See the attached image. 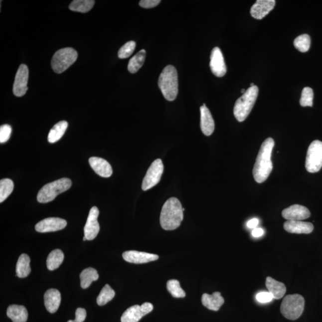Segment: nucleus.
Listing matches in <instances>:
<instances>
[{
  "instance_id": "f257e3e1",
  "label": "nucleus",
  "mask_w": 322,
  "mask_h": 322,
  "mask_svg": "<svg viewBox=\"0 0 322 322\" xmlns=\"http://www.w3.org/2000/svg\"><path fill=\"white\" fill-rule=\"evenodd\" d=\"M274 146V140L270 138L266 139L261 146L253 171L255 180L258 183L265 181L272 171L271 158Z\"/></svg>"
},
{
  "instance_id": "f03ea898",
  "label": "nucleus",
  "mask_w": 322,
  "mask_h": 322,
  "mask_svg": "<svg viewBox=\"0 0 322 322\" xmlns=\"http://www.w3.org/2000/svg\"><path fill=\"white\" fill-rule=\"evenodd\" d=\"M183 220V208L177 198L171 197L164 203L161 212L160 224L165 230H173L180 226Z\"/></svg>"
},
{
  "instance_id": "7ed1b4c3",
  "label": "nucleus",
  "mask_w": 322,
  "mask_h": 322,
  "mask_svg": "<svg viewBox=\"0 0 322 322\" xmlns=\"http://www.w3.org/2000/svg\"><path fill=\"white\" fill-rule=\"evenodd\" d=\"M159 86L165 99L173 101L178 92V74L174 66L168 65L163 69L159 80Z\"/></svg>"
},
{
  "instance_id": "20e7f679",
  "label": "nucleus",
  "mask_w": 322,
  "mask_h": 322,
  "mask_svg": "<svg viewBox=\"0 0 322 322\" xmlns=\"http://www.w3.org/2000/svg\"><path fill=\"white\" fill-rule=\"evenodd\" d=\"M258 95V87H250L236 100L234 106L233 113L239 122L244 121L250 114L256 102Z\"/></svg>"
},
{
  "instance_id": "39448f33",
  "label": "nucleus",
  "mask_w": 322,
  "mask_h": 322,
  "mask_svg": "<svg viewBox=\"0 0 322 322\" xmlns=\"http://www.w3.org/2000/svg\"><path fill=\"white\" fill-rule=\"evenodd\" d=\"M71 186L72 181L68 178H60L45 184L39 191L38 202L45 203L52 201L59 194L69 190Z\"/></svg>"
},
{
  "instance_id": "423d86ee",
  "label": "nucleus",
  "mask_w": 322,
  "mask_h": 322,
  "mask_svg": "<svg viewBox=\"0 0 322 322\" xmlns=\"http://www.w3.org/2000/svg\"><path fill=\"white\" fill-rule=\"evenodd\" d=\"M305 306V300L302 296L299 294L288 295L282 301L281 312L288 320H297L302 315Z\"/></svg>"
},
{
  "instance_id": "0eeeda50",
  "label": "nucleus",
  "mask_w": 322,
  "mask_h": 322,
  "mask_svg": "<svg viewBox=\"0 0 322 322\" xmlns=\"http://www.w3.org/2000/svg\"><path fill=\"white\" fill-rule=\"evenodd\" d=\"M77 57L78 53L74 48H62L54 53L51 62V68L57 74H61L74 64Z\"/></svg>"
},
{
  "instance_id": "6e6552de",
  "label": "nucleus",
  "mask_w": 322,
  "mask_h": 322,
  "mask_svg": "<svg viewBox=\"0 0 322 322\" xmlns=\"http://www.w3.org/2000/svg\"><path fill=\"white\" fill-rule=\"evenodd\" d=\"M322 167V142L315 141L309 146L306 160L307 171L311 173L320 171Z\"/></svg>"
},
{
  "instance_id": "1a4fd4ad",
  "label": "nucleus",
  "mask_w": 322,
  "mask_h": 322,
  "mask_svg": "<svg viewBox=\"0 0 322 322\" xmlns=\"http://www.w3.org/2000/svg\"><path fill=\"white\" fill-rule=\"evenodd\" d=\"M163 172V165L160 159L155 160L148 169L143 180L142 189L147 191L159 183Z\"/></svg>"
},
{
  "instance_id": "9d476101",
  "label": "nucleus",
  "mask_w": 322,
  "mask_h": 322,
  "mask_svg": "<svg viewBox=\"0 0 322 322\" xmlns=\"http://www.w3.org/2000/svg\"><path fill=\"white\" fill-rule=\"evenodd\" d=\"M154 306L150 303H145L142 306L130 307L124 313L121 322H138L145 316L153 311Z\"/></svg>"
},
{
  "instance_id": "9b49d317",
  "label": "nucleus",
  "mask_w": 322,
  "mask_h": 322,
  "mask_svg": "<svg viewBox=\"0 0 322 322\" xmlns=\"http://www.w3.org/2000/svg\"><path fill=\"white\" fill-rule=\"evenodd\" d=\"M29 70L28 66L22 64L19 66L16 73L13 84V93L17 97H22L25 95L28 90Z\"/></svg>"
},
{
  "instance_id": "f8f14e48",
  "label": "nucleus",
  "mask_w": 322,
  "mask_h": 322,
  "mask_svg": "<svg viewBox=\"0 0 322 322\" xmlns=\"http://www.w3.org/2000/svg\"><path fill=\"white\" fill-rule=\"evenodd\" d=\"M99 215V209L96 206L91 208L88 216L86 225L84 227V236L89 241L96 238L100 230V226L97 218Z\"/></svg>"
},
{
  "instance_id": "ddd939ff",
  "label": "nucleus",
  "mask_w": 322,
  "mask_h": 322,
  "mask_svg": "<svg viewBox=\"0 0 322 322\" xmlns=\"http://www.w3.org/2000/svg\"><path fill=\"white\" fill-rule=\"evenodd\" d=\"M210 63L209 66L212 74L217 77H222L225 75L227 68L224 62V57L220 48L215 47L211 53Z\"/></svg>"
},
{
  "instance_id": "4468645a",
  "label": "nucleus",
  "mask_w": 322,
  "mask_h": 322,
  "mask_svg": "<svg viewBox=\"0 0 322 322\" xmlns=\"http://www.w3.org/2000/svg\"><path fill=\"white\" fill-rule=\"evenodd\" d=\"M67 225L66 221L62 218L51 217L45 218L36 224L35 230L39 233L56 232L65 229Z\"/></svg>"
},
{
  "instance_id": "2eb2a0df",
  "label": "nucleus",
  "mask_w": 322,
  "mask_h": 322,
  "mask_svg": "<svg viewBox=\"0 0 322 322\" xmlns=\"http://www.w3.org/2000/svg\"><path fill=\"white\" fill-rule=\"evenodd\" d=\"M282 215L287 220L302 221L311 217V214L306 206L296 204L284 209Z\"/></svg>"
},
{
  "instance_id": "dca6fc26",
  "label": "nucleus",
  "mask_w": 322,
  "mask_h": 322,
  "mask_svg": "<svg viewBox=\"0 0 322 322\" xmlns=\"http://www.w3.org/2000/svg\"><path fill=\"white\" fill-rule=\"evenodd\" d=\"M275 4V0H257L251 8V16L254 19H262L274 8Z\"/></svg>"
},
{
  "instance_id": "f3484780",
  "label": "nucleus",
  "mask_w": 322,
  "mask_h": 322,
  "mask_svg": "<svg viewBox=\"0 0 322 322\" xmlns=\"http://www.w3.org/2000/svg\"><path fill=\"white\" fill-rule=\"evenodd\" d=\"M123 257L127 262L134 264L150 263L151 261H156L159 258L158 255L137 251L124 252Z\"/></svg>"
},
{
  "instance_id": "a211bd4d",
  "label": "nucleus",
  "mask_w": 322,
  "mask_h": 322,
  "mask_svg": "<svg viewBox=\"0 0 322 322\" xmlns=\"http://www.w3.org/2000/svg\"><path fill=\"white\" fill-rule=\"evenodd\" d=\"M200 129L206 136H209L213 133L215 129V124L213 118L210 111L206 107L205 104H203L200 108Z\"/></svg>"
},
{
  "instance_id": "6ab92c4d",
  "label": "nucleus",
  "mask_w": 322,
  "mask_h": 322,
  "mask_svg": "<svg viewBox=\"0 0 322 322\" xmlns=\"http://www.w3.org/2000/svg\"><path fill=\"white\" fill-rule=\"evenodd\" d=\"M89 163L97 174L103 177H109L112 174V166L107 161L99 157H92Z\"/></svg>"
},
{
  "instance_id": "aec40b11",
  "label": "nucleus",
  "mask_w": 322,
  "mask_h": 322,
  "mask_svg": "<svg viewBox=\"0 0 322 322\" xmlns=\"http://www.w3.org/2000/svg\"><path fill=\"white\" fill-rule=\"evenodd\" d=\"M284 227L287 232L296 234H309L314 229L312 223L299 220H288Z\"/></svg>"
},
{
  "instance_id": "412c9836",
  "label": "nucleus",
  "mask_w": 322,
  "mask_h": 322,
  "mask_svg": "<svg viewBox=\"0 0 322 322\" xmlns=\"http://www.w3.org/2000/svg\"><path fill=\"white\" fill-rule=\"evenodd\" d=\"M44 298V305L47 311L50 314L56 312L61 302L60 292L56 289L48 290L45 292Z\"/></svg>"
},
{
  "instance_id": "4be33fe9",
  "label": "nucleus",
  "mask_w": 322,
  "mask_h": 322,
  "mask_svg": "<svg viewBox=\"0 0 322 322\" xmlns=\"http://www.w3.org/2000/svg\"><path fill=\"white\" fill-rule=\"evenodd\" d=\"M202 303L203 306L210 311L217 312L219 311L221 307L223 306L224 300L220 292H214L212 295L203 294Z\"/></svg>"
},
{
  "instance_id": "5701e85b",
  "label": "nucleus",
  "mask_w": 322,
  "mask_h": 322,
  "mask_svg": "<svg viewBox=\"0 0 322 322\" xmlns=\"http://www.w3.org/2000/svg\"><path fill=\"white\" fill-rule=\"evenodd\" d=\"M266 286L274 299H281L286 293L287 288L285 284L271 277L266 278Z\"/></svg>"
},
{
  "instance_id": "b1692460",
  "label": "nucleus",
  "mask_w": 322,
  "mask_h": 322,
  "mask_svg": "<svg viewBox=\"0 0 322 322\" xmlns=\"http://www.w3.org/2000/svg\"><path fill=\"white\" fill-rule=\"evenodd\" d=\"M7 315L13 322H26L28 317V311L25 307L15 305L8 307Z\"/></svg>"
},
{
  "instance_id": "393cba45",
  "label": "nucleus",
  "mask_w": 322,
  "mask_h": 322,
  "mask_svg": "<svg viewBox=\"0 0 322 322\" xmlns=\"http://www.w3.org/2000/svg\"><path fill=\"white\" fill-rule=\"evenodd\" d=\"M30 258L28 255L23 254L19 257L16 264V276L20 278H25L31 273Z\"/></svg>"
},
{
  "instance_id": "a878e982",
  "label": "nucleus",
  "mask_w": 322,
  "mask_h": 322,
  "mask_svg": "<svg viewBox=\"0 0 322 322\" xmlns=\"http://www.w3.org/2000/svg\"><path fill=\"white\" fill-rule=\"evenodd\" d=\"M68 124L65 121H60L54 125L50 131L48 136V141L50 144H54L59 141L64 135Z\"/></svg>"
},
{
  "instance_id": "bb28decb",
  "label": "nucleus",
  "mask_w": 322,
  "mask_h": 322,
  "mask_svg": "<svg viewBox=\"0 0 322 322\" xmlns=\"http://www.w3.org/2000/svg\"><path fill=\"white\" fill-rule=\"evenodd\" d=\"M98 279L99 274L96 269L92 267L84 269L80 274L81 287L83 289H86L93 281H96Z\"/></svg>"
},
{
  "instance_id": "cd10ccee",
  "label": "nucleus",
  "mask_w": 322,
  "mask_h": 322,
  "mask_svg": "<svg viewBox=\"0 0 322 322\" xmlns=\"http://www.w3.org/2000/svg\"><path fill=\"white\" fill-rule=\"evenodd\" d=\"M63 260H64V254L61 250L57 249L51 251L47 259V269L50 271H53L59 268L63 263Z\"/></svg>"
},
{
  "instance_id": "c85d7f7f",
  "label": "nucleus",
  "mask_w": 322,
  "mask_h": 322,
  "mask_svg": "<svg viewBox=\"0 0 322 322\" xmlns=\"http://www.w3.org/2000/svg\"><path fill=\"white\" fill-rule=\"evenodd\" d=\"M146 55H147V52L145 50H142L130 59L128 65V69L130 73L135 74L138 72L144 64Z\"/></svg>"
},
{
  "instance_id": "c756f323",
  "label": "nucleus",
  "mask_w": 322,
  "mask_h": 322,
  "mask_svg": "<svg viewBox=\"0 0 322 322\" xmlns=\"http://www.w3.org/2000/svg\"><path fill=\"white\" fill-rule=\"evenodd\" d=\"M95 3L94 0H74L69 5V8L72 11L85 13L93 7Z\"/></svg>"
},
{
  "instance_id": "7c9ffc66",
  "label": "nucleus",
  "mask_w": 322,
  "mask_h": 322,
  "mask_svg": "<svg viewBox=\"0 0 322 322\" xmlns=\"http://www.w3.org/2000/svg\"><path fill=\"white\" fill-rule=\"evenodd\" d=\"M115 296V291L109 285H106L97 298V305L100 306H105L111 302Z\"/></svg>"
},
{
  "instance_id": "2f4dec72",
  "label": "nucleus",
  "mask_w": 322,
  "mask_h": 322,
  "mask_svg": "<svg viewBox=\"0 0 322 322\" xmlns=\"http://www.w3.org/2000/svg\"><path fill=\"white\" fill-rule=\"evenodd\" d=\"M13 181L9 178L2 179L0 181V202L4 201L13 192Z\"/></svg>"
},
{
  "instance_id": "473e14b6",
  "label": "nucleus",
  "mask_w": 322,
  "mask_h": 322,
  "mask_svg": "<svg viewBox=\"0 0 322 322\" xmlns=\"http://www.w3.org/2000/svg\"><path fill=\"white\" fill-rule=\"evenodd\" d=\"M294 45L295 47L301 52H307L311 48V37L308 34L301 35L295 39Z\"/></svg>"
},
{
  "instance_id": "72a5a7b5",
  "label": "nucleus",
  "mask_w": 322,
  "mask_h": 322,
  "mask_svg": "<svg viewBox=\"0 0 322 322\" xmlns=\"http://www.w3.org/2000/svg\"><path fill=\"white\" fill-rule=\"evenodd\" d=\"M167 290L174 298H184L186 297V293L180 287V282L175 279H171L167 282Z\"/></svg>"
},
{
  "instance_id": "f704fd0d",
  "label": "nucleus",
  "mask_w": 322,
  "mask_h": 322,
  "mask_svg": "<svg viewBox=\"0 0 322 322\" xmlns=\"http://www.w3.org/2000/svg\"><path fill=\"white\" fill-rule=\"evenodd\" d=\"M314 97V91L311 87L304 88L302 91V97H301L300 100L301 106H303V107H306V106L312 107L313 104H314V102H313Z\"/></svg>"
},
{
  "instance_id": "c9c22d12",
  "label": "nucleus",
  "mask_w": 322,
  "mask_h": 322,
  "mask_svg": "<svg viewBox=\"0 0 322 322\" xmlns=\"http://www.w3.org/2000/svg\"><path fill=\"white\" fill-rule=\"evenodd\" d=\"M136 46V43L135 41H130L127 42V43L120 48L119 51H118V57L122 59L128 58L133 53Z\"/></svg>"
},
{
  "instance_id": "e433bc0d",
  "label": "nucleus",
  "mask_w": 322,
  "mask_h": 322,
  "mask_svg": "<svg viewBox=\"0 0 322 322\" xmlns=\"http://www.w3.org/2000/svg\"><path fill=\"white\" fill-rule=\"evenodd\" d=\"M11 132V127L8 124H4L0 127V143L1 144H4L8 141L10 138Z\"/></svg>"
},
{
  "instance_id": "4c0bfd02",
  "label": "nucleus",
  "mask_w": 322,
  "mask_h": 322,
  "mask_svg": "<svg viewBox=\"0 0 322 322\" xmlns=\"http://www.w3.org/2000/svg\"><path fill=\"white\" fill-rule=\"evenodd\" d=\"M256 299L259 303H267L272 302L274 299L269 292H261V293L257 294Z\"/></svg>"
},
{
  "instance_id": "58836bf2",
  "label": "nucleus",
  "mask_w": 322,
  "mask_h": 322,
  "mask_svg": "<svg viewBox=\"0 0 322 322\" xmlns=\"http://www.w3.org/2000/svg\"><path fill=\"white\" fill-rule=\"evenodd\" d=\"M160 2V0H142L139 5L143 8H151L156 7Z\"/></svg>"
},
{
  "instance_id": "ea45409f",
  "label": "nucleus",
  "mask_w": 322,
  "mask_h": 322,
  "mask_svg": "<svg viewBox=\"0 0 322 322\" xmlns=\"http://www.w3.org/2000/svg\"><path fill=\"white\" fill-rule=\"evenodd\" d=\"M87 317V313L86 310L83 308H78L75 312V319L76 322H83L86 320Z\"/></svg>"
},
{
  "instance_id": "a19ab883",
  "label": "nucleus",
  "mask_w": 322,
  "mask_h": 322,
  "mask_svg": "<svg viewBox=\"0 0 322 322\" xmlns=\"http://www.w3.org/2000/svg\"><path fill=\"white\" fill-rule=\"evenodd\" d=\"M264 231L261 228H255L253 231H252V236L254 237V238H260V237L264 235Z\"/></svg>"
},
{
  "instance_id": "79ce46f5",
  "label": "nucleus",
  "mask_w": 322,
  "mask_h": 322,
  "mask_svg": "<svg viewBox=\"0 0 322 322\" xmlns=\"http://www.w3.org/2000/svg\"><path fill=\"white\" fill-rule=\"evenodd\" d=\"M258 224H259V220L256 218H253V219L248 221L247 227L250 229H255V228H257Z\"/></svg>"
},
{
  "instance_id": "37998d69",
  "label": "nucleus",
  "mask_w": 322,
  "mask_h": 322,
  "mask_svg": "<svg viewBox=\"0 0 322 322\" xmlns=\"http://www.w3.org/2000/svg\"><path fill=\"white\" fill-rule=\"evenodd\" d=\"M245 92H246V90H244V89H242V90H241V93H242V94L245 93Z\"/></svg>"
},
{
  "instance_id": "c03bdc74",
  "label": "nucleus",
  "mask_w": 322,
  "mask_h": 322,
  "mask_svg": "<svg viewBox=\"0 0 322 322\" xmlns=\"http://www.w3.org/2000/svg\"><path fill=\"white\" fill-rule=\"evenodd\" d=\"M87 238H86V237H85V236H84V238H83V241H87Z\"/></svg>"
},
{
  "instance_id": "a18cd8bd",
  "label": "nucleus",
  "mask_w": 322,
  "mask_h": 322,
  "mask_svg": "<svg viewBox=\"0 0 322 322\" xmlns=\"http://www.w3.org/2000/svg\"><path fill=\"white\" fill-rule=\"evenodd\" d=\"M68 322H76L75 321L69 320Z\"/></svg>"
},
{
  "instance_id": "49530a36",
  "label": "nucleus",
  "mask_w": 322,
  "mask_h": 322,
  "mask_svg": "<svg viewBox=\"0 0 322 322\" xmlns=\"http://www.w3.org/2000/svg\"><path fill=\"white\" fill-rule=\"evenodd\" d=\"M254 86H255V85L253 83L251 84V87H253Z\"/></svg>"
}]
</instances>
